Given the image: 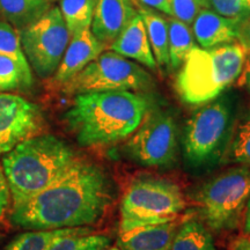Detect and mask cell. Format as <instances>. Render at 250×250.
Returning a JSON list of instances; mask_svg holds the SVG:
<instances>
[{"mask_svg":"<svg viewBox=\"0 0 250 250\" xmlns=\"http://www.w3.org/2000/svg\"><path fill=\"white\" fill-rule=\"evenodd\" d=\"M153 86L147 71L117 52L103 51L61 88L67 95L105 90L142 92Z\"/></svg>","mask_w":250,"mask_h":250,"instance_id":"obj_8","label":"cell"},{"mask_svg":"<svg viewBox=\"0 0 250 250\" xmlns=\"http://www.w3.org/2000/svg\"><path fill=\"white\" fill-rule=\"evenodd\" d=\"M221 162L250 169V108L233 124L229 139L221 156Z\"/></svg>","mask_w":250,"mask_h":250,"instance_id":"obj_19","label":"cell"},{"mask_svg":"<svg viewBox=\"0 0 250 250\" xmlns=\"http://www.w3.org/2000/svg\"><path fill=\"white\" fill-rule=\"evenodd\" d=\"M250 198V169L232 168L199 187L195 193L203 221L213 232L232 229Z\"/></svg>","mask_w":250,"mask_h":250,"instance_id":"obj_7","label":"cell"},{"mask_svg":"<svg viewBox=\"0 0 250 250\" xmlns=\"http://www.w3.org/2000/svg\"><path fill=\"white\" fill-rule=\"evenodd\" d=\"M169 250H217L210 228L196 219L180 224Z\"/></svg>","mask_w":250,"mask_h":250,"instance_id":"obj_21","label":"cell"},{"mask_svg":"<svg viewBox=\"0 0 250 250\" xmlns=\"http://www.w3.org/2000/svg\"><path fill=\"white\" fill-rule=\"evenodd\" d=\"M242 76V83L247 89L250 92V55L247 56L245 67H243V71L241 73Z\"/></svg>","mask_w":250,"mask_h":250,"instance_id":"obj_33","label":"cell"},{"mask_svg":"<svg viewBox=\"0 0 250 250\" xmlns=\"http://www.w3.org/2000/svg\"><path fill=\"white\" fill-rule=\"evenodd\" d=\"M52 0H0V18L20 31L44 15Z\"/></svg>","mask_w":250,"mask_h":250,"instance_id":"obj_18","label":"cell"},{"mask_svg":"<svg viewBox=\"0 0 250 250\" xmlns=\"http://www.w3.org/2000/svg\"><path fill=\"white\" fill-rule=\"evenodd\" d=\"M233 102L219 96L191 115L184 127V160L190 167L203 168L221 160L233 129Z\"/></svg>","mask_w":250,"mask_h":250,"instance_id":"obj_6","label":"cell"},{"mask_svg":"<svg viewBox=\"0 0 250 250\" xmlns=\"http://www.w3.org/2000/svg\"><path fill=\"white\" fill-rule=\"evenodd\" d=\"M52 1H56V0H52Z\"/></svg>","mask_w":250,"mask_h":250,"instance_id":"obj_36","label":"cell"},{"mask_svg":"<svg viewBox=\"0 0 250 250\" xmlns=\"http://www.w3.org/2000/svg\"><path fill=\"white\" fill-rule=\"evenodd\" d=\"M229 250H250V233L242 234L230 243Z\"/></svg>","mask_w":250,"mask_h":250,"instance_id":"obj_32","label":"cell"},{"mask_svg":"<svg viewBox=\"0 0 250 250\" xmlns=\"http://www.w3.org/2000/svg\"><path fill=\"white\" fill-rule=\"evenodd\" d=\"M33 83V72L28 61L0 54V93L28 89Z\"/></svg>","mask_w":250,"mask_h":250,"instance_id":"obj_23","label":"cell"},{"mask_svg":"<svg viewBox=\"0 0 250 250\" xmlns=\"http://www.w3.org/2000/svg\"><path fill=\"white\" fill-rule=\"evenodd\" d=\"M208 8L240 22L250 14V0H208Z\"/></svg>","mask_w":250,"mask_h":250,"instance_id":"obj_28","label":"cell"},{"mask_svg":"<svg viewBox=\"0 0 250 250\" xmlns=\"http://www.w3.org/2000/svg\"><path fill=\"white\" fill-rule=\"evenodd\" d=\"M142 17L147 33L148 42L154 56L156 65L162 68H169V49H168V22L167 15L155 9L133 4Z\"/></svg>","mask_w":250,"mask_h":250,"instance_id":"obj_17","label":"cell"},{"mask_svg":"<svg viewBox=\"0 0 250 250\" xmlns=\"http://www.w3.org/2000/svg\"><path fill=\"white\" fill-rule=\"evenodd\" d=\"M169 17L191 24L204 8H208V0H168Z\"/></svg>","mask_w":250,"mask_h":250,"instance_id":"obj_27","label":"cell"},{"mask_svg":"<svg viewBox=\"0 0 250 250\" xmlns=\"http://www.w3.org/2000/svg\"><path fill=\"white\" fill-rule=\"evenodd\" d=\"M105 49L107 48L93 35L90 29L71 37L61 64L52 76V83L62 87Z\"/></svg>","mask_w":250,"mask_h":250,"instance_id":"obj_13","label":"cell"},{"mask_svg":"<svg viewBox=\"0 0 250 250\" xmlns=\"http://www.w3.org/2000/svg\"><path fill=\"white\" fill-rule=\"evenodd\" d=\"M136 14L131 0H98L90 30L108 49Z\"/></svg>","mask_w":250,"mask_h":250,"instance_id":"obj_12","label":"cell"},{"mask_svg":"<svg viewBox=\"0 0 250 250\" xmlns=\"http://www.w3.org/2000/svg\"><path fill=\"white\" fill-rule=\"evenodd\" d=\"M132 4L142 5L145 7L155 9L166 15H169V4L168 0H131Z\"/></svg>","mask_w":250,"mask_h":250,"instance_id":"obj_31","label":"cell"},{"mask_svg":"<svg viewBox=\"0 0 250 250\" xmlns=\"http://www.w3.org/2000/svg\"><path fill=\"white\" fill-rule=\"evenodd\" d=\"M179 226L176 220L118 232L117 247L120 250H169Z\"/></svg>","mask_w":250,"mask_h":250,"instance_id":"obj_15","label":"cell"},{"mask_svg":"<svg viewBox=\"0 0 250 250\" xmlns=\"http://www.w3.org/2000/svg\"><path fill=\"white\" fill-rule=\"evenodd\" d=\"M186 206V198L176 183L158 177H138L122 196L120 232L176 221Z\"/></svg>","mask_w":250,"mask_h":250,"instance_id":"obj_5","label":"cell"},{"mask_svg":"<svg viewBox=\"0 0 250 250\" xmlns=\"http://www.w3.org/2000/svg\"><path fill=\"white\" fill-rule=\"evenodd\" d=\"M247 56L236 41L210 49L192 48L175 79L180 99L201 105L219 98L241 77Z\"/></svg>","mask_w":250,"mask_h":250,"instance_id":"obj_4","label":"cell"},{"mask_svg":"<svg viewBox=\"0 0 250 250\" xmlns=\"http://www.w3.org/2000/svg\"><path fill=\"white\" fill-rule=\"evenodd\" d=\"M108 49L125 58L136 61L144 66L151 68L152 71H156L158 68L151 44L148 42L145 24L138 12Z\"/></svg>","mask_w":250,"mask_h":250,"instance_id":"obj_14","label":"cell"},{"mask_svg":"<svg viewBox=\"0 0 250 250\" xmlns=\"http://www.w3.org/2000/svg\"><path fill=\"white\" fill-rule=\"evenodd\" d=\"M250 233V198L245 208V219H243V234Z\"/></svg>","mask_w":250,"mask_h":250,"instance_id":"obj_34","label":"cell"},{"mask_svg":"<svg viewBox=\"0 0 250 250\" xmlns=\"http://www.w3.org/2000/svg\"><path fill=\"white\" fill-rule=\"evenodd\" d=\"M78 159L76 151L54 134H39L2 156L12 206L28 201L59 179Z\"/></svg>","mask_w":250,"mask_h":250,"instance_id":"obj_3","label":"cell"},{"mask_svg":"<svg viewBox=\"0 0 250 250\" xmlns=\"http://www.w3.org/2000/svg\"><path fill=\"white\" fill-rule=\"evenodd\" d=\"M177 125L169 112L147 110L142 123L127 138L124 152L144 167H167L177 155Z\"/></svg>","mask_w":250,"mask_h":250,"instance_id":"obj_10","label":"cell"},{"mask_svg":"<svg viewBox=\"0 0 250 250\" xmlns=\"http://www.w3.org/2000/svg\"><path fill=\"white\" fill-rule=\"evenodd\" d=\"M19 33L23 52L34 72L42 79L54 76L71 40L59 7L51 6L39 20Z\"/></svg>","mask_w":250,"mask_h":250,"instance_id":"obj_9","label":"cell"},{"mask_svg":"<svg viewBox=\"0 0 250 250\" xmlns=\"http://www.w3.org/2000/svg\"><path fill=\"white\" fill-rule=\"evenodd\" d=\"M149 109L145 96L130 90L78 94L64 121L83 147L107 146L127 139Z\"/></svg>","mask_w":250,"mask_h":250,"instance_id":"obj_2","label":"cell"},{"mask_svg":"<svg viewBox=\"0 0 250 250\" xmlns=\"http://www.w3.org/2000/svg\"><path fill=\"white\" fill-rule=\"evenodd\" d=\"M12 203L11 191H9V186L6 179L2 166H0V219H1L8 211L9 205Z\"/></svg>","mask_w":250,"mask_h":250,"instance_id":"obj_29","label":"cell"},{"mask_svg":"<svg viewBox=\"0 0 250 250\" xmlns=\"http://www.w3.org/2000/svg\"><path fill=\"white\" fill-rule=\"evenodd\" d=\"M45 121L35 103L12 93H0V156L19 144L42 134Z\"/></svg>","mask_w":250,"mask_h":250,"instance_id":"obj_11","label":"cell"},{"mask_svg":"<svg viewBox=\"0 0 250 250\" xmlns=\"http://www.w3.org/2000/svg\"><path fill=\"white\" fill-rule=\"evenodd\" d=\"M0 54L11 56L19 61H27L19 30L2 20L0 21Z\"/></svg>","mask_w":250,"mask_h":250,"instance_id":"obj_26","label":"cell"},{"mask_svg":"<svg viewBox=\"0 0 250 250\" xmlns=\"http://www.w3.org/2000/svg\"><path fill=\"white\" fill-rule=\"evenodd\" d=\"M102 250H120V248H118L117 246H110V247H108V248H104Z\"/></svg>","mask_w":250,"mask_h":250,"instance_id":"obj_35","label":"cell"},{"mask_svg":"<svg viewBox=\"0 0 250 250\" xmlns=\"http://www.w3.org/2000/svg\"><path fill=\"white\" fill-rule=\"evenodd\" d=\"M90 227L58 228L48 230H27L15 236L2 250H48L59 237L92 233Z\"/></svg>","mask_w":250,"mask_h":250,"instance_id":"obj_20","label":"cell"},{"mask_svg":"<svg viewBox=\"0 0 250 250\" xmlns=\"http://www.w3.org/2000/svg\"><path fill=\"white\" fill-rule=\"evenodd\" d=\"M236 42L245 49L247 55H250V14L237 24Z\"/></svg>","mask_w":250,"mask_h":250,"instance_id":"obj_30","label":"cell"},{"mask_svg":"<svg viewBox=\"0 0 250 250\" xmlns=\"http://www.w3.org/2000/svg\"><path fill=\"white\" fill-rule=\"evenodd\" d=\"M98 0H59V9L70 37L90 29Z\"/></svg>","mask_w":250,"mask_h":250,"instance_id":"obj_24","label":"cell"},{"mask_svg":"<svg viewBox=\"0 0 250 250\" xmlns=\"http://www.w3.org/2000/svg\"><path fill=\"white\" fill-rule=\"evenodd\" d=\"M168 49L171 70H179L188 54L195 48V36L190 24L167 15Z\"/></svg>","mask_w":250,"mask_h":250,"instance_id":"obj_22","label":"cell"},{"mask_svg":"<svg viewBox=\"0 0 250 250\" xmlns=\"http://www.w3.org/2000/svg\"><path fill=\"white\" fill-rule=\"evenodd\" d=\"M112 239L105 234L86 233L59 237L48 250H102L110 247Z\"/></svg>","mask_w":250,"mask_h":250,"instance_id":"obj_25","label":"cell"},{"mask_svg":"<svg viewBox=\"0 0 250 250\" xmlns=\"http://www.w3.org/2000/svg\"><path fill=\"white\" fill-rule=\"evenodd\" d=\"M116 198L107 170L78 158L59 179L9 211V223L26 230L89 227L104 217Z\"/></svg>","mask_w":250,"mask_h":250,"instance_id":"obj_1","label":"cell"},{"mask_svg":"<svg viewBox=\"0 0 250 250\" xmlns=\"http://www.w3.org/2000/svg\"><path fill=\"white\" fill-rule=\"evenodd\" d=\"M239 21L225 18L210 8H204L191 23L195 40L201 48L210 49L236 41Z\"/></svg>","mask_w":250,"mask_h":250,"instance_id":"obj_16","label":"cell"}]
</instances>
